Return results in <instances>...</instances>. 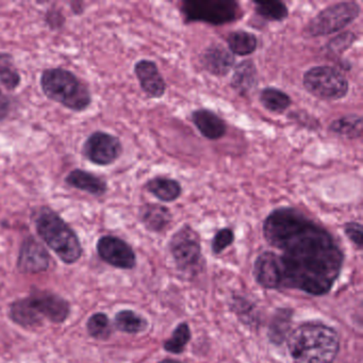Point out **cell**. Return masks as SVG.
Returning a JSON list of instances; mask_svg holds the SVG:
<instances>
[{"instance_id":"obj_9","label":"cell","mask_w":363,"mask_h":363,"mask_svg":"<svg viewBox=\"0 0 363 363\" xmlns=\"http://www.w3.org/2000/svg\"><path fill=\"white\" fill-rule=\"evenodd\" d=\"M123 152L124 148L121 140L116 135L101 130L91 133L82 148V156L99 167L114 164Z\"/></svg>"},{"instance_id":"obj_37","label":"cell","mask_w":363,"mask_h":363,"mask_svg":"<svg viewBox=\"0 0 363 363\" xmlns=\"http://www.w3.org/2000/svg\"><path fill=\"white\" fill-rule=\"evenodd\" d=\"M158 363H184L179 360H175V359H163V360L159 361Z\"/></svg>"},{"instance_id":"obj_6","label":"cell","mask_w":363,"mask_h":363,"mask_svg":"<svg viewBox=\"0 0 363 363\" xmlns=\"http://www.w3.org/2000/svg\"><path fill=\"white\" fill-rule=\"evenodd\" d=\"M305 90L322 101H340L347 95L350 84L345 76L328 65L308 69L303 77Z\"/></svg>"},{"instance_id":"obj_32","label":"cell","mask_w":363,"mask_h":363,"mask_svg":"<svg viewBox=\"0 0 363 363\" xmlns=\"http://www.w3.org/2000/svg\"><path fill=\"white\" fill-rule=\"evenodd\" d=\"M44 22L52 31H59L65 27L67 23L63 10L61 8L52 7L46 11Z\"/></svg>"},{"instance_id":"obj_22","label":"cell","mask_w":363,"mask_h":363,"mask_svg":"<svg viewBox=\"0 0 363 363\" xmlns=\"http://www.w3.org/2000/svg\"><path fill=\"white\" fill-rule=\"evenodd\" d=\"M113 325L121 333L139 335L147 330L150 323L142 314L131 309H123L114 315Z\"/></svg>"},{"instance_id":"obj_17","label":"cell","mask_w":363,"mask_h":363,"mask_svg":"<svg viewBox=\"0 0 363 363\" xmlns=\"http://www.w3.org/2000/svg\"><path fill=\"white\" fill-rule=\"evenodd\" d=\"M139 220L148 231L162 233L173 220L171 210L158 203H144L139 209Z\"/></svg>"},{"instance_id":"obj_28","label":"cell","mask_w":363,"mask_h":363,"mask_svg":"<svg viewBox=\"0 0 363 363\" xmlns=\"http://www.w3.org/2000/svg\"><path fill=\"white\" fill-rule=\"evenodd\" d=\"M86 333L92 339L107 341L113 333V326L109 316L104 312L92 314L86 320Z\"/></svg>"},{"instance_id":"obj_33","label":"cell","mask_w":363,"mask_h":363,"mask_svg":"<svg viewBox=\"0 0 363 363\" xmlns=\"http://www.w3.org/2000/svg\"><path fill=\"white\" fill-rule=\"evenodd\" d=\"M344 233L350 242L361 250L363 245V226L358 222H348L343 226Z\"/></svg>"},{"instance_id":"obj_36","label":"cell","mask_w":363,"mask_h":363,"mask_svg":"<svg viewBox=\"0 0 363 363\" xmlns=\"http://www.w3.org/2000/svg\"><path fill=\"white\" fill-rule=\"evenodd\" d=\"M69 6H71L72 12H73L75 16H82L86 11V4L84 1H71L69 3Z\"/></svg>"},{"instance_id":"obj_10","label":"cell","mask_w":363,"mask_h":363,"mask_svg":"<svg viewBox=\"0 0 363 363\" xmlns=\"http://www.w3.org/2000/svg\"><path fill=\"white\" fill-rule=\"evenodd\" d=\"M27 297L43 320H50L52 324H63L71 315L69 301L52 291L35 289Z\"/></svg>"},{"instance_id":"obj_8","label":"cell","mask_w":363,"mask_h":363,"mask_svg":"<svg viewBox=\"0 0 363 363\" xmlns=\"http://www.w3.org/2000/svg\"><path fill=\"white\" fill-rule=\"evenodd\" d=\"M169 250L180 271L192 273L201 263V238L189 225H184L172 235Z\"/></svg>"},{"instance_id":"obj_2","label":"cell","mask_w":363,"mask_h":363,"mask_svg":"<svg viewBox=\"0 0 363 363\" xmlns=\"http://www.w3.org/2000/svg\"><path fill=\"white\" fill-rule=\"evenodd\" d=\"M286 345L293 363H333L340 352V337L324 323L305 322L292 329Z\"/></svg>"},{"instance_id":"obj_1","label":"cell","mask_w":363,"mask_h":363,"mask_svg":"<svg viewBox=\"0 0 363 363\" xmlns=\"http://www.w3.org/2000/svg\"><path fill=\"white\" fill-rule=\"evenodd\" d=\"M262 233L275 250L261 252L252 265V276L261 288L295 290L312 296L333 290L345 256L322 225L295 208L279 207L265 218Z\"/></svg>"},{"instance_id":"obj_29","label":"cell","mask_w":363,"mask_h":363,"mask_svg":"<svg viewBox=\"0 0 363 363\" xmlns=\"http://www.w3.org/2000/svg\"><path fill=\"white\" fill-rule=\"evenodd\" d=\"M191 337H192V333H191V328L188 323H180L174 329L171 337L163 343V348L165 352H171V354H182L189 342L191 341Z\"/></svg>"},{"instance_id":"obj_15","label":"cell","mask_w":363,"mask_h":363,"mask_svg":"<svg viewBox=\"0 0 363 363\" xmlns=\"http://www.w3.org/2000/svg\"><path fill=\"white\" fill-rule=\"evenodd\" d=\"M191 121L203 138L210 141L222 139L227 133V125L218 114L209 109H197L191 114Z\"/></svg>"},{"instance_id":"obj_14","label":"cell","mask_w":363,"mask_h":363,"mask_svg":"<svg viewBox=\"0 0 363 363\" xmlns=\"http://www.w3.org/2000/svg\"><path fill=\"white\" fill-rule=\"evenodd\" d=\"M201 63L203 69L211 75L225 77L235 67V57L225 46L212 44L201 54Z\"/></svg>"},{"instance_id":"obj_31","label":"cell","mask_w":363,"mask_h":363,"mask_svg":"<svg viewBox=\"0 0 363 363\" xmlns=\"http://www.w3.org/2000/svg\"><path fill=\"white\" fill-rule=\"evenodd\" d=\"M235 242V233L231 228H222L216 231L212 239L211 250L214 255H220Z\"/></svg>"},{"instance_id":"obj_5","label":"cell","mask_w":363,"mask_h":363,"mask_svg":"<svg viewBox=\"0 0 363 363\" xmlns=\"http://www.w3.org/2000/svg\"><path fill=\"white\" fill-rule=\"evenodd\" d=\"M180 11L186 24L206 23L220 26L235 22L241 16V8L233 0H186Z\"/></svg>"},{"instance_id":"obj_30","label":"cell","mask_w":363,"mask_h":363,"mask_svg":"<svg viewBox=\"0 0 363 363\" xmlns=\"http://www.w3.org/2000/svg\"><path fill=\"white\" fill-rule=\"evenodd\" d=\"M231 309L237 314L238 318L243 324L255 326V324L259 322L258 311L252 305V301H246L242 297L235 296L231 303Z\"/></svg>"},{"instance_id":"obj_11","label":"cell","mask_w":363,"mask_h":363,"mask_svg":"<svg viewBox=\"0 0 363 363\" xmlns=\"http://www.w3.org/2000/svg\"><path fill=\"white\" fill-rule=\"evenodd\" d=\"M99 258L120 269H133L137 267V255L130 244L116 235H106L99 238L96 243Z\"/></svg>"},{"instance_id":"obj_12","label":"cell","mask_w":363,"mask_h":363,"mask_svg":"<svg viewBox=\"0 0 363 363\" xmlns=\"http://www.w3.org/2000/svg\"><path fill=\"white\" fill-rule=\"evenodd\" d=\"M52 264V256L48 248L33 235L23 240L18 250L16 269L24 275H37L48 271Z\"/></svg>"},{"instance_id":"obj_21","label":"cell","mask_w":363,"mask_h":363,"mask_svg":"<svg viewBox=\"0 0 363 363\" xmlns=\"http://www.w3.org/2000/svg\"><path fill=\"white\" fill-rule=\"evenodd\" d=\"M293 315L294 310L290 308H279L276 310L272 316L267 330V335L272 343L279 346L286 342L289 335L292 331Z\"/></svg>"},{"instance_id":"obj_4","label":"cell","mask_w":363,"mask_h":363,"mask_svg":"<svg viewBox=\"0 0 363 363\" xmlns=\"http://www.w3.org/2000/svg\"><path fill=\"white\" fill-rule=\"evenodd\" d=\"M40 86L50 101L71 111L84 112L92 105V93L89 86L73 72L63 67L44 69Z\"/></svg>"},{"instance_id":"obj_25","label":"cell","mask_w":363,"mask_h":363,"mask_svg":"<svg viewBox=\"0 0 363 363\" xmlns=\"http://www.w3.org/2000/svg\"><path fill=\"white\" fill-rule=\"evenodd\" d=\"M261 105L272 113H284L292 105V99L284 91L265 88L259 94Z\"/></svg>"},{"instance_id":"obj_35","label":"cell","mask_w":363,"mask_h":363,"mask_svg":"<svg viewBox=\"0 0 363 363\" xmlns=\"http://www.w3.org/2000/svg\"><path fill=\"white\" fill-rule=\"evenodd\" d=\"M11 99L0 89V123L5 122L11 113Z\"/></svg>"},{"instance_id":"obj_7","label":"cell","mask_w":363,"mask_h":363,"mask_svg":"<svg viewBox=\"0 0 363 363\" xmlns=\"http://www.w3.org/2000/svg\"><path fill=\"white\" fill-rule=\"evenodd\" d=\"M361 8L354 1H343L318 12L305 28L308 37L318 38L339 33L360 16Z\"/></svg>"},{"instance_id":"obj_3","label":"cell","mask_w":363,"mask_h":363,"mask_svg":"<svg viewBox=\"0 0 363 363\" xmlns=\"http://www.w3.org/2000/svg\"><path fill=\"white\" fill-rule=\"evenodd\" d=\"M33 224L40 239L65 264H75L84 255V247L77 233L71 225L48 206L38 208L33 213Z\"/></svg>"},{"instance_id":"obj_13","label":"cell","mask_w":363,"mask_h":363,"mask_svg":"<svg viewBox=\"0 0 363 363\" xmlns=\"http://www.w3.org/2000/svg\"><path fill=\"white\" fill-rule=\"evenodd\" d=\"M135 77L142 91L150 99H161L167 91V82L159 72L158 65L152 60L138 61L135 65Z\"/></svg>"},{"instance_id":"obj_24","label":"cell","mask_w":363,"mask_h":363,"mask_svg":"<svg viewBox=\"0 0 363 363\" xmlns=\"http://www.w3.org/2000/svg\"><path fill=\"white\" fill-rule=\"evenodd\" d=\"M228 50L231 54L239 57L250 56L258 48V39L254 33L245 30L233 31L227 37Z\"/></svg>"},{"instance_id":"obj_34","label":"cell","mask_w":363,"mask_h":363,"mask_svg":"<svg viewBox=\"0 0 363 363\" xmlns=\"http://www.w3.org/2000/svg\"><path fill=\"white\" fill-rule=\"evenodd\" d=\"M354 40H356V35L350 31L341 33L329 42V50L331 52H343V50H348L354 44Z\"/></svg>"},{"instance_id":"obj_27","label":"cell","mask_w":363,"mask_h":363,"mask_svg":"<svg viewBox=\"0 0 363 363\" xmlns=\"http://www.w3.org/2000/svg\"><path fill=\"white\" fill-rule=\"evenodd\" d=\"M254 5L257 16L267 22H282L289 16V9L286 4L278 0L254 1Z\"/></svg>"},{"instance_id":"obj_19","label":"cell","mask_w":363,"mask_h":363,"mask_svg":"<svg viewBox=\"0 0 363 363\" xmlns=\"http://www.w3.org/2000/svg\"><path fill=\"white\" fill-rule=\"evenodd\" d=\"M231 78V88L238 94L245 96L258 86V71L252 60H244L235 65Z\"/></svg>"},{"instance_id":"obj_23","label":"cell","mask_w":363,"mask_h":363,"mask_svg":"<svg viewBox=\"0 0 363 363\" xmlns=\"http://www.w3.org/2000/svg\"><path fill=\"white\" fill-rule=\"evenodd\" d=\"M328 129L339 137L350 140L360 139L362 137V118L357 114H348L333 121Z\"/></svg>"},{"instance_id":"obj_18","label":"cell","mask_w":363,"mask_h":363,"mask_svg":"<svg viewBox=\"0 0 363 363\" xmlns=\"http://www.w3.org/2000/svg\"><path fill=\"white\" fill-rule=\"evenodd\" d=\"M10 320L24 329H37L43 326L44 320L35 311L28 297L16 299L8 308Z\"/></svg>"},{"instance_id":"obj_26","label":"cell","mask_w":363,"mask_h":363,"mask_svg":"<svg viewBox=\"0 0 363 363\" xmlns=\"http://www.w3.org/2000/svg\"><path fill=\"white\" fill-rule=\"evenodd\" d=\"M0 84L8 91H16L22 84V75L9 52H0Z\"/></svg>"},{"instance_id":"obj_20","label":"cell","mask_w":363,"mask_h":363,"mask_svg":"<svg viewBox=\"0 0 363 363\" xmlns=\"http://www.w3.org/2000/svg\"><path fill=\"white\" fill-rule=\"evenodd\" d=\"M145 190L162 203H173L182 194V186L178 180L165 176H156L145 184Z\"/></svg>"},{"instance_id":"obj_16","label":"cell","mask_w":363,"mask_h":363,"mask_svg":"<svg viewBox=\"0 0 363 363\" xmlns=\"http://www.w3.org/2000/svg\"><path fill=\"white\" fill-rule=\"evenodd\" d=\"M65 182L67 186L88 193L94 197L105 196L108 192V184L104 178L82 169L69 172Z\"/></svg>"}]
</instances>
